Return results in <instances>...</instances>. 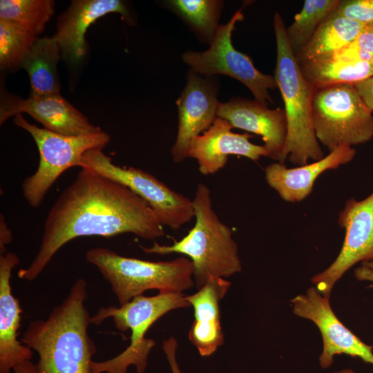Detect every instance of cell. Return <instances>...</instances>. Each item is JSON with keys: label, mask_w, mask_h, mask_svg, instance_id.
<instances>
[{"label": "cell", "mask_w": 373, "mask_h": 373, "mask_svg": "<svg viewBox=\"0 0 373 373\" xmlns=\"http://www.w3.org/2000/svg\"><path fill=\"white\" fill-rule=\"evenodd\" d=\"M131 233L154 240L164 234L149 204L124 185L82 169L57 198L46 218L39 249L19 278L32 281L61 247L82 236Z\"/></svg>", "instance_id": "obj_1"}, {"label": "cell", "mask_w": 373, "mask_h": 373, "mask_svg": "<svg viewBox=\"0 0 373 373\" xmlns=\"http://www.w3.org/2000/svg\"><path fill=\"white\" fill-rule=\"evenodd\" d=\"M87 297L86 281L79 278L46 319L29 323L20 341L38 353L37 373H93L97 347L88 334Z\"/></svg>", "instance_id": "obj_2"}, {"label": "cell", "mask_w": 373, "mask_h": 373, "mask_svg": "<svg viewBox=\"0 0 373 373\" xmlns=\"http://www.w3.org/2000/svg\"><path fill=\"white\" fill-rule=\"evenodd\" d=\"M192 202L195 222L186 236L171 245L154 242L150 247H140L146 254L177 253L189 257L199 289L210 277H229L240 272L242 266L231 229L220 221L212 208L209 188L199 183Z\"/></svg>", "instance_id": "obj_3"}, {"label": "cell", "mask_w": 373, "mask_h": 373, "mask_svg": "<svg viewBox=\"0 0 373 373\" xmlns=\"http://www.w3.org/2000/svg\"><path fill=\"white\" fill-rule=\"evenodd\" d=\"M277 57L274 79L280 89L287 121V139L280 163L289 158L301 166L324 157L312 124L314 87L303 77L286 35L281 15L274 19Z\"/></svg>", "instance_id": "obj_4"}, {"label": "cell", "mask_w": 373, "mask_h": 373, "mask_svg": "<svg viewBox=\"0 0 373 373\" xmlns=\"http://www.w3.org/2000/svg\"><path fill=\"white\" fill-rule=\"evenodd\" d=\"M86 260L110 283L120 305L149 289L182 293L192 287L194 267L189 258L153 262L126 257L104 247L88 250Z\"/></svg>", "instance_id": "obj_5"}, {"label": "cell", "mask_w": 373, "mask_h": 373, "mask_svg": "<svg viewBox=\"0 0 373 373\" xmlns=\"http://www.w3.org/2000/svg\"><path fill=\"white\" fill-rule=\"evenodd\" d=\"M190 306L182 293H159L153 296H136L118 307H100L91 316L90 323L99 325L106 318H112L118 330H131V342L124 351L114 358L102 362L93 361V373H127L128 367L132 365L138 373H143L149 353L155 345L154 340L145 338L149 329L167 312Z\"/></svg>", "instance_id": "obj_6"}, {"label": "cell", "mask_w": 373, "mask_h": 373, "mask_svg": "<svg viewBox=\"0 0 373 373\" xmlns=\"http://www.w3.org/2000/svg\"><path fill=\"white\" fill-rule=\"evenodd\" d=\"M312 124L316 139L329 152L341 146L363 144L373 137L372 113L352 84L315 88Z\"/></svg>", "instance_id": "obj_7"}, {"label": "cell", "mask_w": 373, "mask_h": 373, "mask_svg": "<svg viewBox=\"0 0 373 373\" xmlns=\"http://www.w3.org/2000/svg\"><path fill=\"white\" fill-rule=\"evenodd\" d=\"M14 124L28 132L34 139L39 154L37 171L22 184L24 198L37 208L57 179L69 168L79 166L82 155L88 151L104 148L110 136L98 132L70 136L57 133L29 123L22 114L14 117Z\"/></svg>", "instance_id": "obj_8"}, {"label": "cell", "mask_w": 373, "mask_h": 373, "mask_svg": "<svg viewBox=\"0 0 373 373\" xmlns=\"http://www.w3.org/2000/svg\"><path fill=\"white\" fill-rule=\"evenodd\" d=\"M102 149L97 148L86 151L81 157L79 166L132 190L149 204L163 227L178 230L194 218L192 200L143 170L116 165Z\"/></svg>", "instance_id": "obj_9"}, {"label": "cell", "mask_w": 373, "mask_h": 373, "mask_svg": "<svg viewBox=\"0 0 373 373\" xmlns=\"http://www.w3.org/2000/svg\"><path fill=\"white\" fill-rule=\"evenodd\" d=\"M243 19L242 9L240 8L226 23L220 25L207 50L186 51L182 59L202 76L223 75L236 79L249 88L255 100L268 106L273 103L269 90L278 88L274 77L259 71L250 57L236 50L232 44L236 24Z\"/></svg>", "instance_id": "obj_10"}, {"label": "cell", "mask_w": 373, "mask_h": 373, "mask_svg": "<svg viewBox=\"0 0 373 373\" xmlns=\"http://www.w3.org/2000/svg\"><path fill=\"white\" fill-rule=\"evenodd\" d=\"M338 222L345 233L341 251L327 269L311 280L329 299L334 285L347 270L359 262L373 260V192L362 200H348Z\"/></svg>", "instance_id": "obj_11"}, {"label": "cell", "mask_w": 373, "mask_h": 373, "mask_svg": "<svg viewBox=\"0 0 373 373\" xmlns=\"http://www.w3.org/2000/svg\"><path fill=\"white\" fill-rule=\"evenodd\" d=\"M291 303L293 313L312 321L323 338V351L319 364L326 369L334 362L336 355L346 354L359 357L373 365L372 347L363 343L347 328L334 314L329 299L324 297L315 287L294 297Z\"/></svg>", "instance_id": "obj_12"}, {"label": "cell", "mask_w": 373, "mask_h": 373, "mask_svg": "<svg viewBox=\"0 0 373 373\" xmlns=\"http://www.w3.org/2000/svg\"><path fill=\"white\" fill-rule=\"evenodd\" d=\"M218 81L216 76L204 77L192 70L186 74V85L176 100L178 127L171 152L174 162L189 157L192 140L206 131L218 117Z\"/></svg>", "instance_id": "obj_13"}, {"label": "cell", "mask_w": 373, "mask_h": 373, "mask_svg": "<svg viewBox=\"0 0 373 373\" xmlns=\"http://www.w3.org/2000/svg\"><path fill=\"white\" fill-rule=\"evenodd\" d=\"M23 113L42 124L44 128L62 135L76 136L102 130L90 124L87 117L60 93L23 99L1 92L0 124L9 117Z\"/></svg>", "instance_id": "obj_14"}, {"label": "cell", "mask_w": 373, "mask_h": 373, "mask_svg": "<svg viewBox=\"0 0 373 373\" xmlns=\"http://www.w3.org/2000/svg\"><path fill=\"white\" fill-rule=\"evenodd\" d=\"M217 116L227 120L233 128L261 136L267 157L280 163L288 133L284 108L270 109L255 99L232 97L219 103Z\"/></svg>", "instance_id": "obj_15"}, {"label": "cell", "mask_w": 373, "mask_h": 373, "mask_svg": "<svg viewBox=\"0 0 373 373\" xmlns=\"http://www.w3.org/2000/svg\"><path fill=\"white\" fill-rule=\"evenodd\" d=\"M229 122L217 117L213 124L190 143L189 157L196 160L199 171L204 175L213 174L227 164L229 155H236L257 161L267 157L264 146L249 141L248 133H236Z\"/></svg>", "instance_id": "obj_16"}, {"label": "cell", "mask_w": 373, "mask_h": 373, "mask_svg": "<svg viewBox=\"0 0 373 373\" xmlns=\"http://www.w3.org/2000/svg\"><path fill=\"white\" fill-rule=\"evenodd\" d=\"M112 12L119 13L126 20H131L126 6L120 0L73 1L59 17L55 35L64 57L73 64L79 62L86 53L85 35L88 28Z\"/></svg>", "instance_id": "obj_17"}, {"label": "cell", "mask_w": 373, "mask_h": 373, "mask_svg": "<svg viewBox=\"0 0 373 373\" xmlns=\"http://www.w3.org/2000/svg\"><path fill=\"white\" fill-rule=\"evenodd\" d=\"M19 261L12 252L0 255V373H10L33 355L32 349L17 339L21 308L12 294L10 277Z\"/></svg>", "instance_id": "obj_18"}, {"label": "cell", "mask_w": 373, "mask_h": 373, "mask_svg": "<svg viewBox=\"0 0 373 373\" xmlns=\"http://www.w3.org/2000/svg\"><path fill=\"white\" fill-rule=\"evenodd\" d=\"M355 155L353 147L341 146L319 160L296 167L287 168L284 164L273 163L265 168V179L284 200L298 202L310 194L319 175L350 162Z\"/></svg>", "instance_id": "obj_19"}, {"label": "cell", "mask_w": 373, "mask_h": 373, "mask_svg": "<svg viewBox=\"0 0 373 373\" xmlns=\"http://www.w3.org/2000/svg\"><path fill=\"white\" fill-rule=\"evenodd\" d=\"M230 286L231 283L224 278L211 276L196 293L185 296L194 310L189 338L202 356L211 355L224 343L220 301Z\"/></svg>", "instance_id": "obj_20"}, {"label": "cell", "mask_w": 373, "mask_h": 373, "mask_svg": "<svg viewBox=\"0 0 373 373\" xmlns=\"http://www.w3.org/2000/svg\"><path fill=\"white\" fill-rule=\"evenodd\" d=\"M60 52L55 35L37 38L20 65V68L26 70L29 76L30 97L59 93L61 84L57 65Z\"/></svg>", "instance_id": "obj_21"}, {"label": "cell", "mask_w": 373, "mask_h": 373, "mask_svg": "<svg viewBox=\"0 0 373 373\" xmlns=\"http://www.w3.org/2000/svg\"><path fill=\"white\" fill-rule=\"evenodd\" d=\"M305 79L314 88L360 82L373 75L370 62L347 61L332 55L298 61Z\"/></svg>", "instance_id": "obj_22"}, {"label": "cell", "mask_w": 373, "mask_h": 373, "mask_svg": "<svg viewBox=\"0 0 373 373\" xmlns=\"http://www.w3.org/2000/svg\"><path fill=\"white\" fill-rule=\"evenodd\" d=\"M366 24L333 13L318 28L305 47L296 55L298 61L330 55L351 43Z\"/></svg>", "instance_id": "obj_23"}, {"label": "cell", "mask_w": 373, "mask_h": 373, "mask_svg": "<svg viewBox=\"0 0 373 373\" xmlns=\"http://www.w3.org/2000/svg\"><path fill=\"white\" fill-rule=\"evenodd\" d=\"M203 43L209 45L214 38L224 2L218 0H169L164 1Z\"/></svg>", "instance_id": "obj_24"}, {"label": "cell", "mask_w": 373, "mask_h": 373, "mask_svg": "<svg viewBox=\"0 0 373 373\" xmlns=\"http://www.w3.org/2000/svg\"><path fill=\"white\" fill-rule=\"evenodd\" d=\"M52 0H1L0 20L37 37L54 13Z\"/></svg>", "instance_id": "obj_25"}, {"label": "cell", "mask_w": 373, "mask_h": 373, "mask_svg": "<svg viewBox=\"0 0 373 373\" xmlns=\"http://www.w3.org/2000/svg\"><path fill=\"white\" fill-rule=\"evenodd\" d=\"M339 0H306L294 22L286 29L290 47L296 55L308 44L320 25L337 8Z\"/></svg>", "instance_id": "obj_26"}, {"label": "cell", "mask_w": 373, "mask_h": 373, "mask_svg": "<svg viewBox=\"0 0 373 373\" xmlns=\"http://www.w3.org/2000/svg\"><path fill=\"white\" fill-rule=\"evenodd\" d=\"M38 37L0 20V66L10 70L20 65Z\"/></svg>", "instance_id": "obj_27"}, {"label": "cell", "mask_w": 373, "mask_h": 373, "mask_svg": "<svg viewBox=\"0 0 373 373\" xmlns=\"http://www.w3.org/2000/svg\"><path fill=\"white\" fill-rule=\"evenodd\" d=\"M327 55L347 61L370 63L373 59V23L366 24L351 43Z\"/></svg>", "instance_id": "obj_28"}, {"label": "cell", "mask_w": 373, "mask_h": 373, "mask_svg": "<svg viewBox=\"0 0 373 373\" xmlns=\"http://www.w3.org/2000/svg\"><path fill=\"white\" fill-rule=\"evenodd\" d=\"M363 24L373 23V0H343L333 12Z\"/></svg>", "instance_id": "obj_29"}, {"label": "cell", "mask_w": 373, "mask_h": 373, "mask_svg": "<svg viewBox=\"0 0 373 373\" xmlns=\"http://www.w3.org/2000/svg\"><path fill=\"white\" fill-rule=\"evenodd\" d=\"M358 95L370 112H373V75L354 84Z\"/></svg>", "instance_id": "obj_30"}, {"label": "cell", "mask_w": 373, "mask_h": 373, "mask_svg": "<svg viewBox=\"0 0 373 373\" xmlns=\"http://www.w3.org/2000/svg\"><path fill=\"white\" fill-rule=\"evenodd\" d=\"M177 340L173 337L163 341L162 349L166 356L172 373H182L176 360Z\"/></svg>", "instance_id": "obj_31"}, {"label": "cell", "mask_w": 373, "mask_h": 373, "mask_svg": "<svg viewBox=\"0 0 373 373\" xmlns=\"http://www.w3.org/2000/svg\"><path fill=\"white\" fill-rule=\"evenodd\" d=\"M354 276L358 280L373 283V260L362 262L355 269Z\"/></svg>", "instance_id": "obj_32"}, {"label": "cell", "mask_w": 373, "mask_h": 373, "mask_svg": "<svg viewBox=\"0 0 373 373\" xmlns=\"http://www.w3.org/2000/svg\"><path fill=\"white\" fill-rule=\"evenodd\" d=\"M12 240V232L8 228L4 216L0 215V255L6 254V245Z\"/></svg>", "instance_id": "obj_33"}, {"label": "cell", "mask_w": 373, "mask_h": 373, "mask_svg": "<svg viewBox=\"0 0 373 373\" xmlns=\"http://www.w3.org/2000/svg\"><path fill=\"white\" fill-rule=\"evenodd\" d=\"M15 373H37L35 364L31 361H25L19 364L13 369Z\"/></svg>", "instance_id": "obj_34"}, {"label": "cell", "mask_w": 373, "mask_h": 373, "mask_svg": "<svg viewBox=\"0 0 373 373\" xmlns=\"http://www.w3.org/2000/svg\"><path fill=\"white\" fill-rule=\"evenodd\" d=\"M333 373H355V372L351 369H343L339 371H336Z\"/></svg>", "instance_id": "obj_35"}, {"label": "cell", "mask_w": 373, "mask_h": 373, "mask_svg": "<svg viewBox=\"0 0 373 373\" xmlns=\"http://www.w3.org/2000/svg\"><path fill=\"white\" fill-rule=\"evenodd\" d=\"M370 65H371L372 70V73H373V59L370 61Z\"/></svg>", "instance_id": "obj_36"}]
</instances>
